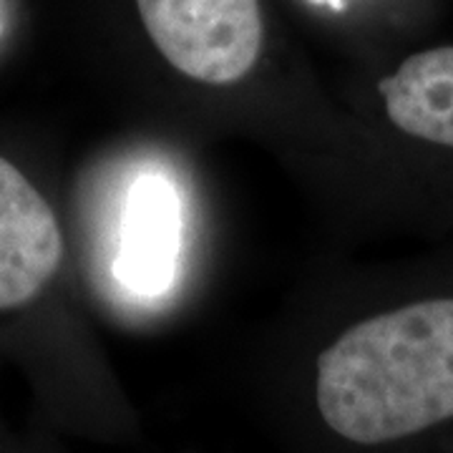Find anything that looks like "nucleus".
Here are the masks:
<instances>
[{
	"label": "nucleus",
	"instance_id": "423d86ee",
	"mask_svg": "<svg viewBox=\"0 0 453 453\" xmlns=\"http://www.w3.org/2000/svg\"><path fill=\"white\" fill-rule=\"evenodd\" d=\"M312 3H318V5H330V8H342L345 0H312Z\"/></svg>",
	"mask_w": 453,
	"mask_h": 453
},
{
	"label": "nucleus",
	"instance_id": "f03ea898",
	"mask_svg": "<svg viewBox=\"0 0 453 453\" xmlns=\"http://www.w3.org/2000/svg\"><path fill=\"white\" fill-rule=\"evenodd\" d=\"M154 46L202 83L242 81L262 50L259 0H136Z\"/></svg>",
	"mask_w": 453,
	"mask_h": 453
},
{
	"label": "nucleus",
	"instance_id": "39448f33",
	"mask_svg": "<svg viewBox=\"0 0 453 453\" xmlns=\"http://www.w3.org/2000/svg\"><path fill=\"white\" fill-rule=\"evenodd\" d=\"M378 91L395 129L453 149V46L408 56Z\"/></svg>",
	"mask_w": 453,
	"mask_h": 453
},
{
	"label": "nucleus",
	"instance_id": "7ed1b4c3",
	"mask_svg": "<svg viewBox=\"0 0 453 453\" xmlns=\"http://www.w3.org/2000/svg\"><path fill=\"white\" fill-rule=\"evenodd\" d=\"M64 237L49 202L0 157V310L26 305L61 267Z\"/></svg>",
	"mask_w": 453,
	"mask_h": 453
},
{
	"label": "nucleus",
	"instance_id": "20e7f679",
	"mask_svg": "<svg viewBox=\"0 0 453 453\" xmlns=\"http://www.w3.org/2000/svg\"><path fill=\"white\" fill-rule=\"evenodd\" d=\"M181 250V202L177 187L159 174L131 184L113 262L116 280L127 290L157 297L177 280Z\"/></svg>",
	"mask_w": 453,
	"mask_h": 453
},
{
	"label": "nucleus",
	"instance_id": "f257e3e1",
	"mask_svg": "<svg viewBox=\"0 0 453 453\" xmlns=\"http://www.w3.org/2000/svg\"><path fill=\"white\" fill-rule=\"evenodd\" d=\"M318 408L338 436L363 446L453 418V300L353 325L318 357Z\"/></svg>",
	"mask_w": 453,
	"mask_h": 453
}]
</instances>
